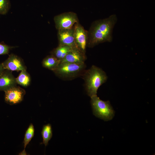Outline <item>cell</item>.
<instances>
[{
    "label": "cell",
    "instance_id": "cell-6",
    "mask_svg": "<svg viewBox=\"0 0 155 155\" xmlns=\"http://www.w3.org/2000/svg\"><path fill=\"white\" fill-rule=\"evenodd\" d=\"M74 38L77 47L85 54L88 42V31L78 22L74 26Z\"/></svg>",
    "mask_w": 155,
    "mask_h": 155
},
{
    "label": "cell",
    "instance_id": "cell-11",
    "mask_svg": "<svg viewBox=\"0 0 155 155\" xmlns=\"http://www.w3.org/2000/svg\"><path fill=\"white\" fill-rule=\"evenodd\" d=\"M86 59L85 54L76 47L72 48L61 62L82 63H84Z\"/></svg>",
    "mask_w": 155,
    "mask_h": 155
},
{
    "label": "cell",
    "instance_id": "cell-12",
    "mask_svg": "<svg viewBox=\"0 0 155 155\" xmlns=\"http://www.w3.org/2000/svg\"><path fill=\"white\" fill-rule=\"evenodd\" d=\"M60 63V60L51 54L43 59L42 65L44 67L54 71L57 69Z\"/></svg>",
    "mask_w": 155,
    "mask_h": 155
},
{
    "label": "cell",
    "instance_id": "cell-2",
    "mask_svg": "<svg viewBox=\"0 0 155 155\" xmlns=\"http://www.w3.org/2000/svg\"><path fill=\"white\" fill-rule=\"evenodd\" d=\"M82 76L87 94L90 97L97 95L98 88L107 79L105 73L94 65L89 69L85 70Z\"/></svg>",
    "mask_w": 155,
    "mask_h": 155
},
{
    "label": "cell",
    "instance_id": "cell-14",
    "mask_svg": "<svg viewBox=\"0 0 155 155\" xmlns=\"http://www.w3.org/2000/svg\"><path fill=\"white\" fill-rule=\"evenodd\" d=\"M31 77L26 70H22L18 76L16 78L17 84L24 87H27L31 82Z\"/></svg>",
    "mask_w": 155,
    "mask_h": 155
},
{
    "label": "cell",
    "instance_id": "cell-17",
    "mask_svg": "<svg viewBox=\"0 0 155 155\" xmlns=\"http://www.w3.org/2000/svg\"><path fill=\"white\" fill-rule=\"evenodd\" d=\"M11 7L9 0H0V14H6Z\"/></svg>",
    "mask_w": 155,
    "mask_h": 155
},
{
    "label": "cell",
    "instance_id": "cell-16",
    "mask_svg": "<svg viewBox=\"0 0 155 155\" xmlns=\"http://www.w3.org/2000/svg\"><path fill=\"white\" fill-rule=\"evenodd\" d=\"M34 126L31 123L26 130L25 133L23 143L24 149H25L34 137Z\"/></svg>",
    "mask_w": 155,
    "mask_h": 155
},
{
    "label": "cell",
    "instance_id": "cell-13",
    "mask_svg": "<svg viewBox=\"0 0 155 155\" xmlns=\"http://www.w3.org/2000/svg\"><path fill=\"white\" fill-rule=\"evenodd\" d=\"M72 48L68 46L59 45L51 52V54L61 61Z\"/></svg>",
    "mask_w": 155,
    "mask_h": 155
},
{
    "label": "cell",
    "instance_id": "cell-8",
    "mask_svg": "<svg viewBox=\"0 0 155 155\" xmlns=\"http://www.w3.org/2000/svg\"><path fill=\"white\" fill-rule=\"evenodd\" d=\"M2 64L4 69L11 71L26 70V67L23 60L13 53L9 55L8 58Z\"/></svg>",
    "mask_w": 155,
    "mask_h": 155
},
{
    "label": "cell",
    "instance_id": "cell-3",
    "mask_svg": "<svg viewBox=\"0 0 155 155\" xmlns=\"http://www.w3.org/2000/svg\"><path fill=\"white\" fill-rule=\"evenodd\" d=\"M86 67L84 63L61 62L57 69L53 71L60 78L69 80L82 76Z\"/></svg>",
    "mask_w": 155,
    "mask_h": 155
},
{
    "label": "cell",
    "instance_id": "cell-1",
    "mask_svg": "<svg viewBox=\"0 0 155 155\" xmlns=\"http://www.w3.org/2000/svg\"><path fill=\"white\" fill-rule=\"evenodd\" d=\"M117 20L114 14L93 22L88 31L87 46L92 48L100 43L111 42L113 30Z\"/></svg>",
    "mask_w": 155,
    "mask_h": 155
},
{
    "label": "cell",
    "instance_id": "cell-19",
    "mask_svg": "<svg viewBox=\"0 0 155 155\" xmlns=\"http://www.w3.org/2000/svg\"><path fill=\"white\" fill-rule=\"evenodd\" d=\"M2 63H0V75L4 70Z\"/></svg>",
    "mask_w": 155,
    "mask_h": 155
},
{
    "label": "cell",
    "instance_id": "cell-5",
    "mask_svg": "<svg viewBox=\"0 0 155 155\" xmlns=\"http://www.w3.org/2000/svg\"><path fill=\"white\" fill-rule=\"evenodd\" d=\"M54 20L56 28L58 30L73 28L79 22L76 14L73 12H65L55 16Z\"/></svg>",
    "mask_w": 155,
    "mask_h": 155
},
{
    "label": "cell",
    "instance_id": "cell-9",
    "mask_svg": "<svg viewBox=\"0 0 155 155\" xmlns=\"http://www.w3.org/2000/svg\"><path fill=\"white\" fill-rule=\"evenodd\" d=\"M74 34V26L69 29L58 30L59 45H66L71 48H77L75 43Z\"/></svg>",
    "mask_w": 155,
    "mask_h": 155
},
{
    "label": "cell",
    "instance_id": "cell-7",
    "mask_svg": "<svg viewBox=\"0 0 155 155\" xmlns=\"http://www.w3.org/2000/svg\"><path fill=\"white\" fill-rule=\"evenodd\" d=\"M4 92L5 101L11 105L16 104L21 102L26 93L24 89L17 86Z\"/></svg>",
    "mask_w": 155,
    "mask_h": 155
},
{
    "label": "cell",
    "instance_id": "cell-20",
    "mask_svg": "<svg viewBox=\"0 0 155 155\" xmlns=\"http://www.w3.org/2000/svg\"><path fill=\"white\" fill-rule=\"evenodd\" d=\"M20 155H26V153L25 150V149H24V150L19 154Z\"/></svg>",
    "mask_w": 155,
    "mask_h": 155
},
{
    "label": "cell",
    "instance_id": "cell-18",
    "mask_svg": "<svg viewBox=\"0 0 155 155\" xmlns=\"http://www.w3.org/2000/svg\"><path fill=\"white\" fill-rule=\"evenodd\" d=\"M15 47L8 45L4 42H0V55L8 54L10 50Z\"/></svg>",
    "mask_w": 155,
    "mask_h": 155
},
{
    "label": "cell",
    "instance_id": "cell-15",
    "mask_svg": "<svg viewBox=\"0 0 155 155\" xmlns=\"http://www.w3.org/2000/svg\"><path fill=\"white\" fill-rule=\"evenodd\" d=\"M41 134L43 139L42 143L46 146L52 138L53 135L52 127L50 124H48L43 126Z\"/></svg>",
    "mask_w": 155,
    "mask_h": 155
},
{
    "label": "cell",
    "instance_id": "cell-4",
    "mask_svg": "<svg viewBox=\"0 0 155 155\" xmlns=\"http://www.w3.org/2000/svg\"><path fill=\"white\" fill-rule=\"evenodd\" d=\"M91 98L90 102L94 115L105 121L112 119L115 111L109 101L102 100L97 95Z\"/></svg>",
    "mask_w": 155,
    "mask_h": 155
},
{
    "label": "cell",
    "instance_id": "cell-10",
    "mask_svg": "<svg viewBox=\"0 0 155 155\" xmlns=\"http://www.w3.org/2000/svg\"><path fill=\"white\" fill-rule=\"evenodd\" d=\"M17 83L12 71L5 69L0 75V91H5L15 86Z\"/></svg>",
    "mask_w": 155,
    "mask_h": 155
}]
</instances>
